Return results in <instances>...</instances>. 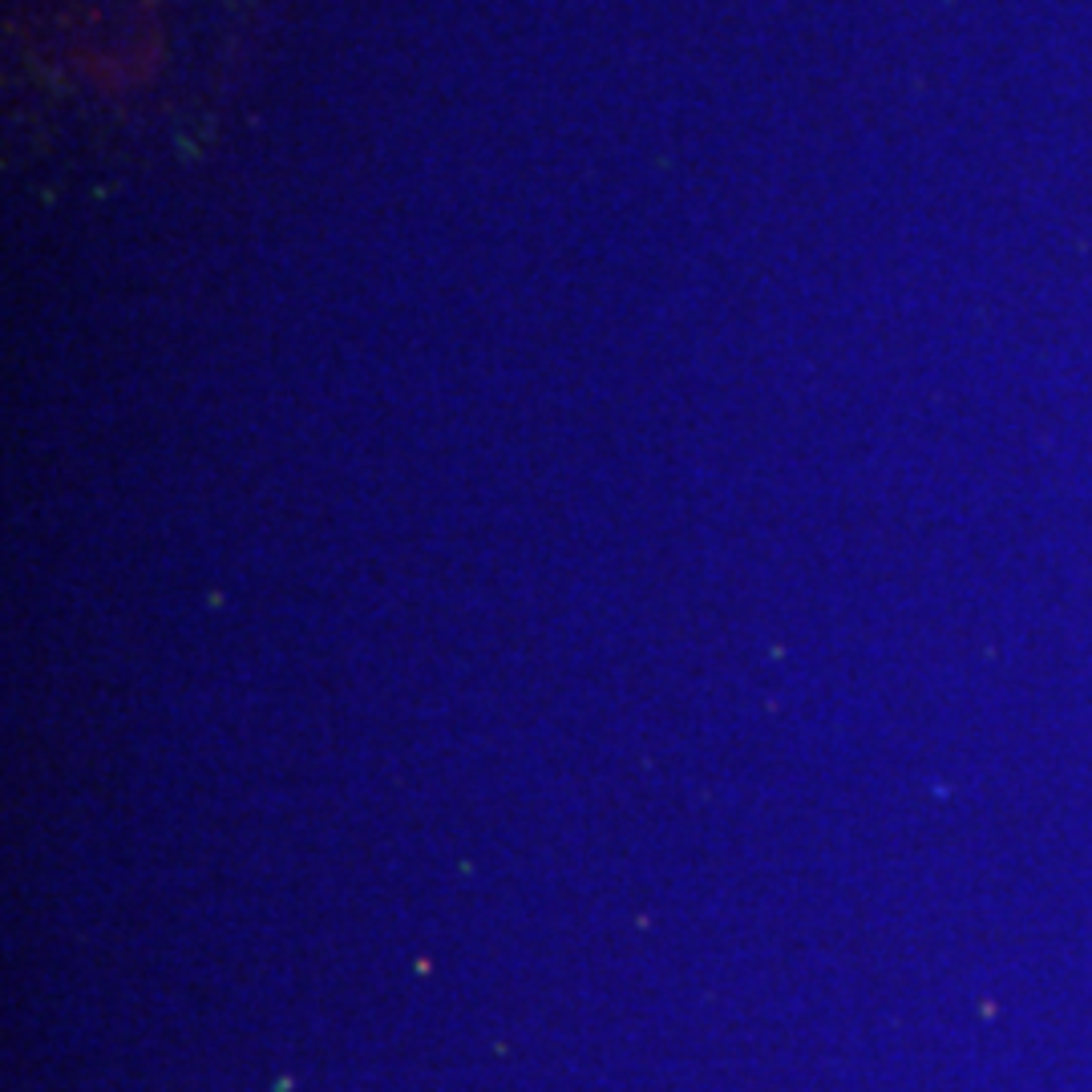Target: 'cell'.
I'll use <instances>...</instances> for the list:
<instances>
[{"label": "cell", "mask_w": 1092, "mask_h": 1092, "mask_svg": "<svg viewBox=\"0 0 1092 1092\" xmlns=\"http://www.w3.org/2000/svg\"><path fill=\"white\" fill-rule=\"evenodd\" d=\"M268 0H4L16 155L89 191L211 146Z\"/></svg>", "instance_id": "1"}]
</instances>
